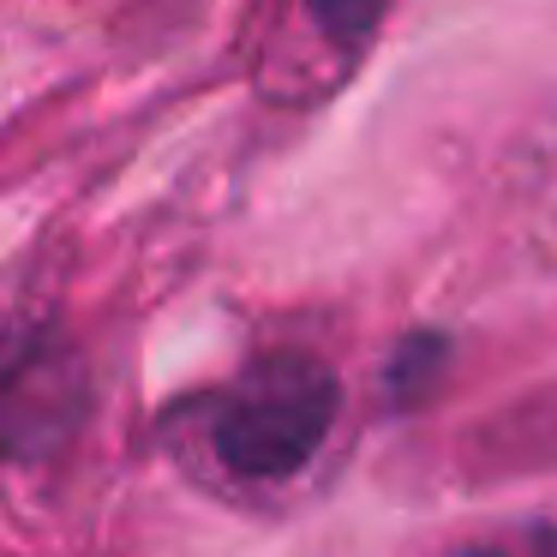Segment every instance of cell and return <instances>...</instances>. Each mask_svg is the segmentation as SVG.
<instances>
[{
  "instance_id": "3",
  "label": "cell",
  "mask_w": 557,
  "mask_h": 557,
  "mask_svg": "<svg viewBox=\"0 0 557 557\" xmlns=\"http://www.w3.org/2000/svg\"><path fill=\"white\" fill-rule=\"evenodd\" d=\"M306 13H312V25L324 42H336V49H366L372 30L384 25L389 0H306Z\"/></svg>"
},
{
  "instance_id": "1",
  "label": "cell",
  "mask_w": 557,
  "mask_h": 557,
  "mask_svg": "<svg viewBox=\"0 0 557 557\" xmlns=\"http://www.w3.org/2000/svg\"><path fill=\"white\" fill-rule=\"evenodd\" d=\"M342 384L312 354H264L210 408V449L240 480H288L324 449Z\"/></svg>"
},
{
  "instance_id": "4",
  "label": "cell",
  "mask_w": 557,
  "mask_h": 557,
  "mask_svg": "<svg viewBox=\"0 0 557 557\" xmlns=\"http://www.w3.org/2000/svg\"><path fill=\"white\" fill-rule=\"evenodd\" d=\"M444 360H449V342L444 336H408L396 348V366H389V389H396L401 401H413L437 372H444Z\"/></svg>"
},
{
  "instance_id": "2",
  "label": "cell",
  "mask_w": 557,
  "mask_h": 557,
  "mask_svg": "<svg viewBox=\"0 0 557 557\" xmlns=\"http://www.w3.org/2000/svg\"><path fill=\"white\" fill-rule=\"evenodd\" d=\"M90 413L85 354L49 318H0V468L54 461Z\"/></svg>"
},
{
  "instance_id": "5",
  "label": "cell",
  "mask_w": 557,
  "mask_h": 557,
  "mask_svg": "<svg viewBox=\"0 0 557 557\" xmlns=\"http://www.w3.org/2000/svg\"><path fill=\"white\" fill-rule=\"evenodd\" d=\"M456 557H557V528H528L516 540H492V545H461Z\"/></svg>"
}]
</instances>
